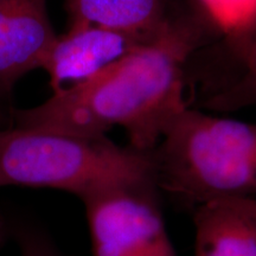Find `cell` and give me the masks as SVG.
<instances>
[{
    "label": "cell",
    "mask_w": 256,
    "mask_h": 256,
    "mask_svg": "<svg viewBox=\"0 0 256 256\" xmlns=\"http://www.w3.org/2000/svg\"><path fill=\"white\" fill-rule=\"evenodd\" d=\"M72 24H87L147 40L168 23L162 0H70Z\"/></svg>",
    "instance_id": "obj_8"
},
{
    "label": "cell",
    "mask_w": 256,
    "mask_h": 256,
    "mask_svg": "<svg viewBox=\"0 0 256 256\" xmlns=\"http://www.w3.org/2000/svg\"><path fill=\"white\" fill-rule=\"evenodd\" d=\"M194 256H256V226L226 200L198 206Z\"/></svg>",
    "instance_id": "obj_7"
},
{
    "label": "cell",
    "mask_w": 256,
    "mask_h": 256,
    "mask_svg": "<svg viewBox=\"0 0 256 256\" xmlns=\"http://www.w3.org/2000/svg\"><path fill=\"white\" fill-rule=\"evenodd\" d=\"M116 188L84 198L94 256H177L153 190Z\"/></svg>",
    "instance_id": "obj_4"
},
{
    "label": "cell",
    "mask_w": 256,
    "mask_h": 256,
    "mask_svg": "<svg viewBox=\"0 0 256 256\" xmlns=\"http://www.w3.org/2000/svg\"><path fill=\"white\" fill-rule=\"evenodd\" d=\"M6 185L60 188L84 200L156 180L152 152L120 147L106 136L17 127L0 130V186Z\"/></svg>",
    "instance_id": "obj_2"
},
{
    "label": "cell",
    "mask_w": 256,
    "mask_h": 256,
    "mask_svg": "<svg viewBox=\"0 0 256 256\" xmlns=\"http://www.w3.org/2000/svg\"><path fill=\"white\" fill-rule=\"evenodd\" d=\"M151 40L92 25L72 24L66 34L56 37L42 68L49 72L56 94L88 81Z\"/></svg>",
    "instance_id": "obj_5"
},
{
    "label": "cell",
    "mask_w": 256,
    "mask_h": 256,
    "mask_svg": "<svg viewBox=\"0 0 256 256\" xmlns=\"http://www.w3.org/2000/svg\"><path fill=\"white\" fill-rule=\"evenodd\" d=\"M152 156L156 186L197 206L256 194V124L186 108Z\"/></svg>",
    "instance_id": "obj_3"
},
{
    "label": "cell",
    "mask_w": 256,
    "mask_h": 256,
    "mask_svg": "<svg viewBox=\"0 0 256 256\" xmlns=\"http://www.w3.org/2000/svg\"><path fill=\"white\" fill-rule=\"evenodd\" d=\"M198 44L196 30L170 20L154 40L94 78L56 92L37 107L16 112L17 127L101 136L120 126L130 147L152 152L188 108L184 66Z\"/></svg>",
    "instance_id": "obj_1"
},
{
    "label": "cell",
    "mask_w": 256,
    "mask_h": 256,
    "mask_svg": "<svg viewBox=\"0 0 256 256\" xmlns=\"http://www.w3.org/2000/svg\"><path fill=\"white\" fill-rule=\"evenodd\" d=\"M66 2H70V0H66Z\"/></svg>",
    "instance_id": "obj_15"
},
{
    "label": "cell",
    "mask_w": 256,
    "mask_h": 256,
    "mask_svg": "<svg viewBox=\"0 0 256 256\" xmlns=\"http://www.w3.org/2000/svg\"><path fill=\"white\" fill-rule=\"evenodd\" d=\"M229 202L232 206L244 214L256 226V197L250 198H229V200H223Z\"/></svg>",
    "instance_id": "obj_11"
},
{
    "label": "cell",
    "mask_w": 256,
    "mask_h": 256,
    "mask_svg": "<svg viewBox=\"0 0 256 256\" xmlns=\"http://www.w3.org/2000/svg\"><path fill=\"white\" fill-rule=\"evenodd\" d=\"M214 20L226 34L242 36L256 28V0H202Z\"/></svg>",
    "instance_id": "obj_10"
},
{
    "label": "cell",
    "mask_w": 256,
    "mask_h": 256,
    "mask_svg": "<svg viewBox=\"0 0 256 256\" xmlns=\"http://www.w3.org/2000/svg\"><path fill=\"white\" fill-rule=\"evenodd\" d=\"M2 2H4V0H0V4H2Z\"/></svg>",
    "instance_id": "obj_14"
},
{
    "label": "cell",
    "mask_w": 256,
    "mask_h": 256,
    "mask_svg": "<svg viewBox=\"0 0 256 256\" xmlns=\"http://www.w3.org/2000/svg\"><path fill=\"white\" fill-rule=\"evenodd\" d=\"M255 30H256V28H255ZM255 30H254V31H255ZM254 31H252V32H254Z\"/></svg>",
    "instance_id": "obj_16"
},
{
    "label": "cell",
    "mask_w": 256,
    "mask_h": 256,
    "mask_svg": "<svg viewBox=\"0 0 256 256\" xmlns=\"http://www.w3.org/2000/svg\"><path fill=\"white\" fill-rule=\"evenodd\" d=\"M241 75L224 90L206 102V107L220 112H234L256 106V30L248 36Z\"/></svg>",
    "instance_id": "obj_9"
},
{
    "label": "cell",
    "mask_w": 256,
    "mask_h": 256,
    "mask_svg": "<svg viewBox=\"0 0 256 256\" xmlns=\"http://www.w3.org/2000/svg\"><path fill=\"white\" fill-rule=\"evenodd\" d=\"M4 236H5V226L2 223V218H0V246L2 244V241H4Z\"/></svg>",
    "instance_id": "obj_13"
},
{
    "label": "cell",
    "mask_w": 256,
    "mask_h": 256,
    "mask_svg": "<svg viewBox=\"0 0 256 256\" xmlns=\"http://www.w3.org/2000/svg\"><path fill=\"white\" fill-rule=\"evenodd\" d=\"M20 256H56L49 247L36 240H25L22 243Z\"/></svg>",
    "instance_id": "obj_12"
},
{
    "label": "cell",
    "mask_w": 256,
    "mask_h": 256,
    "mask_svg": "<svg viewBox=\"0 0 256 256\" xmlns=\"http://www.w3.org/2000/svg\"><path fill=\"white\" fill-rule=\"evenodd\" d=\"M46 0H4L0 4V92L42 68L56 40Z\"/></svg>",
    "instance_id": "obj_6"
}]
</instances>
